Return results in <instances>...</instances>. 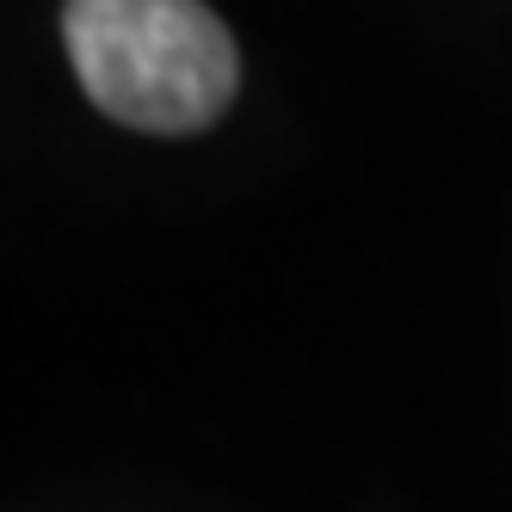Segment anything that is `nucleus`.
<instances>
[{
    "instance_id": "1",
    "label": "nucleus",
    "mask_w": 512,
    "mask_h": 512,
    "mask_svg": "<svg viewBox=\"0 0 512 512\" xmlns=\"http://www.w3.org/2000/svg\"><path fill=\"white\" fill-rule=\"evenodd\" d=\"M62 44L105 118L192 136L229 112L241 62L204 0H68Z\"/></svg>"
}]
</instances>
